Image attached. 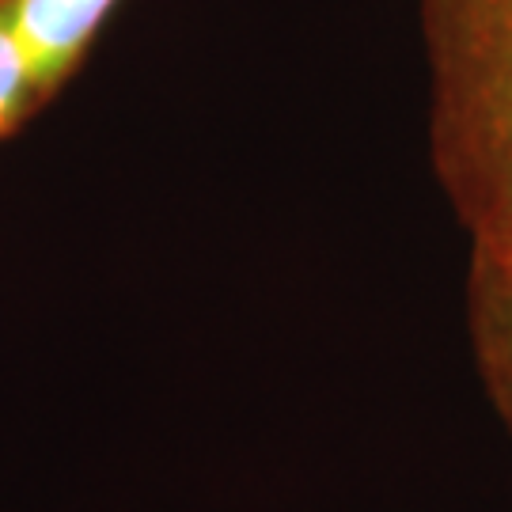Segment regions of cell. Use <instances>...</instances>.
I'll list each match as a JSON object with an SVG mask.
<instances>
[{
	"label": "cell",
	"instance_id": "6da1fadb",
	"mask_svg": "<svg viewBox=\"0 0 512 512\" xmlns=\"http://www.w3.org/2000/svg\"><path fill=\"white\" fill-rule=\"evenodd\" d=\"M429 156L471 243L512 239V0H421Z\"/></svg>",
	"mask_w": 512,
	"mask_h": 512
},
{
	"label": "cell",
	"instance_id": "7a4b0ae2",
	"mask_svg": "<svg viewBox=\"0 0 512 512\" xmlns=\"http://www.w3.org/2000/svg\"><path fill=\"white\" fill-rule=\"evenodd\" d=\"M118 4L122 0H16V27L38 110L69 88Z\"/></svg>",
	"mask_w": 512,
	"mask_h": 512
},
{
	"label": "cell",
	"instance_id": "3957f363",
	"mask_svg": "<svg viewBox=\"0 0 512 512\" xmlns=\"http://www.w3.org/2000/svg\"><path fill=\"white\" fill-rule=\"evenodd\" d=\"M467 330L482 384L512 429V239L471 243Z\"/></svg>",
	"mask_w": 512,
	"mask_h": 512
},
{
	"label": "cell",
	"instance_id": "277c9868",
	"mask_svg": "<svg viewBox=\"0 0 512 512\" xmlns=\"http://www.w3.org/2000/svg\"><path fill=\"white\" fill-rule=\"evenodd\" d=\"M38 114L42 110L31 88V65L16 27V0H0V141L16 137Z\"/></svg>",
	"mask_w": 512,
	"mask_h": 512
}]
</instances>
